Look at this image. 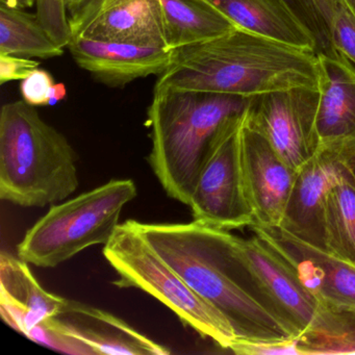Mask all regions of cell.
Returning <instances> with one entry per match:
<instances>
[{"label": "cell", "mask_w": 355, "mask_h": 355, "mask_svg": "<svg viewBox=\"0 0 355 355\" xmlns=\"http://www.w3.org/2000/svg\"><path fill=\"white\" fill-rule=\"evenodd\" d=\"M166 47H182L213 40L236 30L209 0H161Z\"/></svg>", "instance_id": "obj_18"}, {"label": "cell", "mask_w": 355, "mask_h": 355, "mask_svg": "<svg viewBox=\"0 0 355 355\" xmlns=\"http://www.w3.org/2000/svg\"><path fill=\"white\" fill-rule=\"evenodd\" d=\"M173 51L157 88L247 98L292 89L318 91L317 53L241 28Z\"/></svg>", "instance_id": "obj_2"}, {"label": "cell", "mask_w": 355, "mask_h": 355, "mask_svg": "<svg viewBox=\"0 0 355 355\" xmlns=\"http://www.w3.org/2000/svg\"><path fill=\"white\" fill-rule=\"evenodd\" d=\"M58 329L84 343L95 354L166 355L170 350L103 309L70 300L67 311L53 317Z\"/></svg>", "instance_id": "obj_14"}, {"label": "cell", "mask_w": 355, "mask_h": 355, "mask_svg": "<svg viewBox=\"0 0 355 355\" xmlns=\"http://www.w3.org/2000/svg\"><path fill=\"white\" fill-rule=\"evenodd\" d=\"M69 19L72 38L166 47L161 0H89Z\"/></svg>", "instance_id": "obj_12"}, {"label": "cell", "mask_w": 355, "mask_h": 355, "mask_svg": "<svg viewBox=\"0 0 355 355\" xmlns=\"http://www.w3.org/2000/svg\"><path fill=\"white\" fill-rule=\"evenodd\" d=\"M89 0H65L66 7H67L68 13H76L78 10H80L83 6L86 5Z\"/></svg>", "instance_id": "obj_30"}, {"label": "cell", "mask_w": 355, "mask_h": 355, "mask_svg": "<svg viewBox=\"0 0 355 355\" xmlns=\"http://www.w3.org/2000/svg\"><path fill=\"white\" fill-rule=\"evenodd\" d=\"M69 299L47 292L19 257L0 255V313L3 321L26 336L44 320L67 311Z\"/></svg>", "instance_id": "obj_15"}, {"label": "cell", "mask_w": 355, "mask_h": 355, "mask_svg": "<svg viewBox=\"0 0 355 355\" xmlns=\"http://www.w3.org/2000/svg\"><path fill=\"white\" fill-rule=\"evenodd\" d=\"M251 98L236 95L157 88L148 109L149 165L168 196L188 205L218 132Z\"/></svg>", "instance_id": "obj_3"}, {"label": "cell", "mask_w": 355, "mask_h": 355, "mask_svg": "<svg viewBox=\"0 0 355 355\" xmlns=\"http://www.w3.org/2000/svg\"><path fill=\"white\" fill-rule=\"evenodd\" d=\"M55 83L49 71L37 68L21 80L20 92L22 99L33 107L49 105L51 92Z\"/></svg>", "instance_id": "obj_24"}, {"label": "cell", "mask_w": 355, "mask_h": 355, "mask_svg": "<svg viewBox=\"0 0 355 355\" xmlns=\"http://www.w3.org/2000/svg\"><path fill=\"white\" fill-rule=\"evenodd\" d=\"M249 228L270 243L323 302L336 309L355 311L354 265L280 228Z\"/></svg>", "instance_id": "obj_11"}, {"label": "cell", "mask_w": 355, "mask_h": 355, "mask_svg": "<svg viewBox=\"0 0 355 355\" xmlns=\"http://www.w3.org/2000/svg\"><path fill=\"white\" fill-rule=\"evenodd\" d=\"M137 194L132 180H113L53 205L18 244V257L36 267L55 268L89 247L107 244Z\"/></svg>", "instance_id": "obj_5"}, {"label": "cell", "mask_w": 355, "mask_h": 355, "mask_svg": "<svg viewBox=\"0 0 355 355\" xmlns=\"http://www.w3.org/2000/svg\"><path fill=\"white\" fill-rule=\"evenodd\" d=\"M230 350L241 355H300L298 340L274 344H257L236 340L232 343Z\"/></svg>", "instance_id": "obj_25"}, {"label": "cell", "mask_w": 355, "mask_h": 355, "mask_svg": "<svg viewBox=\"0 0 355 355\" xmlns=\"http://www.w3.org/2000/svg\"><path fill=\"white\" fill-rule=\"evenodd\" d=\"M319 93L292 89L252 97L247 120L266 137L295 171L318 148L315 134Z\"/></svg>", "instance_id": "obj_9"}, {"label": "cell", "mask_w": 355, "mask_h": 355, "mask_svg": "<svg viewBox=\"0 0 355 355\" xmlns=\"http://www.w3.org/2000/svg\"><path fill=\"white\" fill-rule=\"evenodd\" d=\"M246 112L223 124L199 174L188 205L198 223L226 230L255 225L241 166V132Z\"/></svg>", "instance_id": "obj_7"}, {"label": "cell", "mask_w": 355, "mask_h": 355, "mask_svg": "<svg viewBox=\"0 0 355 355\" xmlns=\"http://www.w3.org/2000/svg\"><path fill=\"white\" fill-rule=\"evenodd\" d=\"M241 30L319 53L313 31L286 0H209Z\"/></svg>", "instance_id": "obj_17"}, {"label": "cell", "mask_w": 355, "mask_h": 355, "mask_svg": "<svg viewBox=\"0 0 355 355\" xmlns=\"http://www.w3.org/2000/svg\"><path fill=\"white\" fill-rule=\"evenodd\" d=\"M76 63L97 82L122 88L139 78L161 76L173 61V51L161 45L72 38L68 45Z\"/></svg>", "instance_id": "obj_13"}, {"label": "cell", "mask_w": 355, "mask_h": 355, "mask_svg": "<svg viewBox=\"0 0 355 355\" xmlns=\"http://www.w3.org/2000/svg\"><path fill=\"white\" fill-rule=\"evenodd\" d=\"M331 55L355 68V12L345 0H313Z\"/></svg>", "instance_id": "obj_21"}, {"label": "cell", "mask_w": 355, "mask_h": 355, "mask_svg": "<svg viewBox=\"0 0 355 355\" xmlns=\"http://www.w3.org/2000/svg\"><path fill=\"white\" fill-rule=\"evenodd\" d=\"M325 226L327 251L355 266V166L328 193Z\"/></svg>", "instance_id": "obj_20"}, {"label": "cell", "mask_w": 355, "mask_h": 355, "mask_svg": "<svg viewBox=\"0 0 355 355\" xmlns=\"http://www.w3.org/2000/svg\"><path fill=\"white\" fill-rule=\"evenodd\" d=\"M103 255L117 272L120 288H136L169 307L180 321L220 348L230 350L236 334L215 307L199 297L137 230L134 220L119 224Z\"/></svg>", "instance_id": "obj_6"}, {"label": "cell", "mask_w": 355, "mask_h": 355, "mask_svg": "<svg viewBox=\"0 0 355 355\" xmlns=\"http://www.w3.org/2000/svg\"><path fill=\"white\" fill-rule=\"evenodd\" d=\"M80 186L76 155L65 136L22 99L0 113V198L24 207L65 200Z\"/></svg>", "instance_id": "obj_4"}, {"label": "cell", "mask_w": 355, "mask_h": 355, "mask_svg": "<svg viewBox=\"0 0 355 355\" xmlns=\"http://www.w3.org/2000/svg\"><path fill=\"white\" fill-rule=\"evenodd\" d=\"M135 225L155 252L232 324L236 340L274 344L297 340L263 304L241 261L232 230L189 223Z\"/></svg>", "instance_id": "obj_1"}, {"label": "cell", "mask_w": 355, "mask_h": 355, "mask_svg": "<svg viewBox=\"0 0 355 355\" xmlns=\"http://www.w3.org/2000/svg\"><path fill=\"white\" fill-rule=\"evenodd\" d=\"M67 96V89L64 84H55L53 87V92L51 95V101H49V105H55L59 103L60 101H64Z\"/></svg>", "instance_id": "obj_28"}, {"label": "cell", "mask_w": 355, "mask_h": 355, "mask_svg": "<svg viewBox=\"0 0 355 355\" xmlns=\"http://www.w3.org/2000/svg\"><path fill=\"white\" fill-rule=\"evenodd\" d=\"M26 336L43 346L49 347V348L60 351V352L76 355L94 354L93 351L84 343L58 329L57 326L53 324V318L44 320L38 325L35 326L26 334Z\"/></svg>", "instance_id": "obj_23"}, {"label": "cell", "mask_w": 355, "mask_h": 355, "mask_svg": "<svg viewBox=\"0 0 355 355\" xmlns=\"http://www.w3.org/2000/svg\"><path fill=\"white\" fill-rule=\"evenodd\" d=\"M0 3L17 9L26 10L34 7L36 0H0Z\"/></svg>", "instance_id": "obj_29"}, {"label": "cell", "mask_w": 355, "mask_h": 355, "mask_svg": "<svg viewBox=\"0 0 355 355\" xmlns=\"http://www.w3.org/2000/svg\"><path fill=\"white\" fill-rule=\"evenodd\" d=\"M318 145L355 143V68L336 55L317 53Z\"/></svg>", "instance_id": "obj_16"}, {"label": "cell", "mask_w": 355, "mask_h": 355, "mask_svg": "<svg viewBox=\"0 0 355 355\" xmlns=\"http://www.w3.org/2000/svg\"><path fill=\"white\" fill-rule=\"evenodd\" d=\"M63 53L37 14L0 3V55L46 60Z\"/></svg>", "instance_id": "obj_19"}, {"label": "cell", "mask_w": 355, "mask_h": 355, "mask_svg": "<svg viewBox=\"0 0 355 355\" xmlns=\"http://www.w3.org/2000/svg\"><path fill=\"white\" fill-rule=\"evenodd\" d=\"M241 166L255 225L279 227L296 171L278 155L266 137L249 123L247 112L241 132Z\"/></svg>", "instance_id": "obj_10"}, {"label": "cell", "mask_w": 355, "mask_h": 355, "mask_svg": "<svg viewBox=\"0 0 355 355\" xmlns=\"http://www.w3.org/2000/svg\"><path fill=\"white\" fill-rule=\"evenodd\" d=\"M355 166V143L318 145L296 171L280 230L303 242L327 250L325 207L328 193L340 176Z\"/></svg>", "instance_id": "obj_8"}, {"label": "cell", "mask_w": 355, "mask_h": 355, "mask_svg": "<svg viewBox=\"0 0 355 355\" xmlns=\"http://www.w3.org/2000/svg\"><path fill=\"white\" fill-rule=\"evenodd\" d=\"M39 66V62L28 58L0 55V85L24 80Z\"/></svg>", "instance_id": "obj_26"}, {"label": "cell", "mask_w": 355, "mask_h": 355, "mask_svg": "<svg viewBox=\"0 0 355 355\" xmlns=\"http://www.w3.org/2000/svg\"><path fill=\"white\" fill-rule=\"evenodd\" d=\"M286 1L317 37L319 42V53L321 51V53H331L327 38H326L325 30L318 17L313 0H286Z\"/></svg>", "instance_id": "obj_27"}, {"label": "cell", "mask_w": 355, "mask_h": 355, "mask_svg": "<svg viewBox=\"0 0 355 355\" xmlns=\"http://www.w3.org/2000/svg\"><path fill=\"white\" fill-rule=\"evenodd\" d=\"M36 7L37 16L49 36L63 49L68 47L72 34L65 0H36Z\"/></svg>", "instance_id": "obj_22"}, {"label": "cell", "mask_w": 355, "mask_h": 355, "mask_svg": "<svg viewBox=\"0 0 355 355\" xmlns=\"http://www.w3.org/2000/svg\"><path fill=\"white\" fill-rule=\"evenodd\" d=\"M348 3L349 7L355 12V0H345Z\"/></svg>", "instance_id": "obj_31"}]
</instances>
